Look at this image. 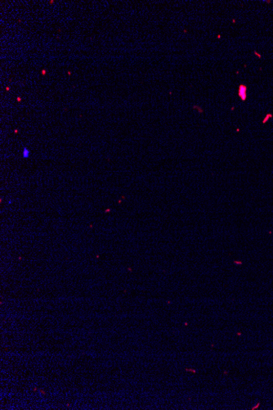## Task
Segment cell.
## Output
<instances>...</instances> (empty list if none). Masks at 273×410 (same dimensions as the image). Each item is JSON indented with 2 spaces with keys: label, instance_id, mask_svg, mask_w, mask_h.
<instances>
[{
  "label": "cell",
  "instance_id": "obj_2",
  "mask_svg": "<svg viewBox=\"0 0 273 410\" xmlns=\"http://www.w3.org/2000/svg\"><path fill=\"white\" fill-rule=\"evenodd\" d=\"M29 156H30V152H29L27 148H24V150H23V158H29Z\"/></svg>",
  "mask_w": 273,
  "mask_h": 410
},
{
  "label": "cell",
  "instance_id": "obj_1",
  "mask_svg": "<svg viewBox=\"0 0 273 410\" xmlns=\"http://www.w3.org/2000/svg\"><path fill=\"white\" fill-rule=\"evenodd\" d=\"M246 91H247V87L246 86L243 85H240V87H239V97L243 101L246 99V96H247Z\"/></svg>",
  "mask_w": 273,
  "mask_h": 410
}]
</instances>
